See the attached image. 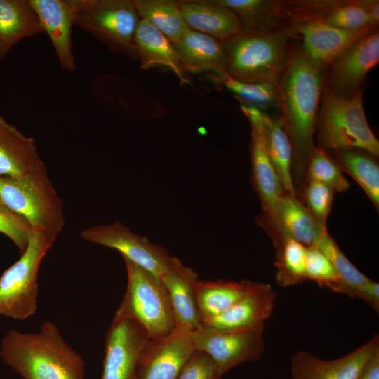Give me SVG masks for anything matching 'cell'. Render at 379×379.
I'll return each instance as SVG.
<instances>
[{
  "instance_id": "39",
  "label": "cell",
  "mask_w": 379,
  "mask_h": 379,
  "mask_svg": "<svg viewBox=\"0 0 379 379\" xmlns=\"http://www.w3.org/2000/svg\"><path fill=\"white\" fill-rule=\"evenodd\" d=\"M32 232L31 227L18 215L0 210V232L15 244L20 255L27 247Z\"/></svg>"
},
{
  "instance_id": "7",
  "label": "cell",
  "mask_w": 379,
  "mask_h": 379,
  "mask_svg": "<svg viewBox=\"0 0 379 379\" xmlns=\"http://www.w3.org/2000/svg\"><path fill=\"white\" fill-rule=\"evenodd\" d=\"M127 286L119 310L133 318L149 338L165 336L176 328L167 291L160 278L123 258Z\"/></svg>"
},
{
  "instance_id": "40",
  "label": "cell",
  "mask_w": 379,
  "mask_h": 379,
  "mask_svg": "<svg viewBox=\"0 0 379 379\" xmlns=\"http://www.w3.org/2000/svg\"><path fill=\"white\" fill-rule=\"evenodd\" d=\"M357 298L365 301L377 313L379 310V284L369 279L359 288Z\"/></svg>"
},
{
  "instance_id": "25",
  "label": "cell",
  "mask_w": 379,
  "mask_h": 379,
  "mask_svg": "<svg viewBox=\"0 0 379 379\" xmlns=\"http://www.w3.org/2000/svg\"><path fill=\"white\" fill-rule=\"evenodd\" d=\"M135 44L142 69L164 67L173 72L181 84L189 83L172 43L145 20L138 22Z\"/></svg>"
},
{
  "instance_id": "26",
  "label": "cell",
  "mask_w": 379,
  "mask_h": 379,
  "mask_svg": "<svg viewBox=\"0 0 379 379\" xmlns=\"http://www.w3.org/2000/svg\"><path fill=\"white\" fill-rule=\"evenodd\" d=\"M42 32L29 0H0V60L22 39Z\"/></svg>"
},
{
  "instance_id": "13",
  "label": "cell",
  "mask_w": 379,
  "mask_h": 379,
  "mask_svg": "<svg viewBox=\"0 0 379 379\" xmlns=\"http://www.w3.org/2000/svg\"><path fill=\"white\" fill-rule=\"evenodd\" d=\"M194 350L192 333L177 328L149 338L139 355L134 379H177Z\"/></svg>"
},
{
  "instance_id": "9",
  "label": "cell",
  "mask_w": 379,
  "mask_h": 379,
  "mask_svg": "<svg viewBox=\"0 0 379 379\" xmlns=\"http://www.w3.org/2000/svg\"><path fill=\"white\" fill-rule=\"evenodd\" d=\"M140 16L131 0H88L75 25L113 50L138 59L135 35Z\"/></svg>"
},
{
  "instance_id": "22",
  "label": "cell",
  "mask_w": 379,
  "mask_h": 379,
  "mask_svg": "<svg viewBox=\"0 0 379 379\" xmlns=\"http://www.w3.org/2000/svg\"><path fill=\"white\" fill-rule=\"evenodd\" d=\"M45 169L33 138L0 116V176L16 178Z\"/></svg>"
},
{
  "instance_id": "8",
  "label": "cell",
  "mask_w": 379,
  "mask_h": 379,
  "mask_svg": "<svg viewBox=\"0 0 379 379\" xmlns=\"http://www.w3.org/2000/svg\"><path fill=\"white\" fill-rule=\"evenodd\" d=\"M238 17L241 30L274 31L320 20L337 0H217Z\"/></svg>"
},
{
  "instance_id": "41",
  "label": "cell",
  "mask_w": 379,
  "mask_h": 379,
  "mask_svg": "<svg viewBox=\"0 0 379 379\" xmlns=\"http://www.w3.org/2000/svg\"><path fill=\"white\" fill-rule=\"evenodd\" d=\"M357 379H379V353L366 365Z\"/></svg>"
},
{
  "instance_id": "24",
  "label": "cell",
  "mask_w": 379,
  "mask_h": 379,
  "mask_svg": "<svg viewBox=\"0 0 379 379\" xmlns=\"http://www.w3.org/2000/svg\"><path fill=\"white\" fill-rule=\"evenodd\" d=\"M172 45L183 70L225 72L226 58L221 41L189 28Z\"/></svg>"
},
{
  "instance_id": "2",
  "label": "cell",
  "mask_w": 379,
  "mask_h": 379,
  "mask_svg": "<svg viewBox=\"0 0 379 379\" xmlns=\"http://www.w3.org/2000/svg\"><path fill=\"white\" fill-rule=\"evenodd\" d=\"M0 357L23 379H84L83 357L51 321H44L36 333L8 331L1 342Z\"/></svg>"
},
{
  "instance_id": "5",
  "label": "cell",
  "mask_w": 379,
  "mask_h": 379,
  "mask_svg": "<svg viewBox=\"0 0 379 379\" xmlns=\"http://www.w3.org/2000/svg\"><path fill=\"white\" fill-rule=\"evenodd\" d=\"M0 198L32 230L58 236L65 225L62 202L46 169L16 178L0 176Z\"/></svg>"
},
{
  "instance_id": "11",
  "label": "cell",
  "mask_w": 379,
  "mask_h": 379,
  "mask_svg": "<svg viewBox=\"0 0 379 379\" xmlns=\"http://www.w3.org/2000/svg\"><path fill=\"white\" fill-rule=\"evenodd\" d=\"M262 330L219 331L202 326L192 333L195 350L207 353L220 373L248 361L259 359L265 342Z\"/></svg>"
},
{
  "instance_id": "17",
  "label": "cell",
  "mask_w": 379,
  "mask_h": 379,
  "mask_svg": "<svg viewBox=\"0 0 379 379\" xmlns=\"http://www.w3.org/2000/svg\"><path fill=\"white\" fill-rule=\"evenodd\" d=\"M378 30V25L357 29H343L328 25L319 19L297 25L296 34L300 35V47L314 65L326 69L342 52L359 39Z\"/></svg>"
},
{
  "instance_id": "18",
  "label": "cell",
  "mask_w": 379,
  "mask_h": 379,
  "mask_svg": "<svg viewBox=\"0 0 379 379\" xmlns=\"http://www.w3.org/2000/svg\"><path fill=\"white\" fill-rule=\"evenodd\" d=\"M251 128V160L252 182L262 207V216H269L285 192L281 181L268 157L262 128V110L241 105Z\"/></svg>"
},
{
  "instance_id": "30",
  "label": "cell",
  "mask_w": 379,
  "mask_h": 379,
  "mask_svg": "<svg viewBox=\"0 0 379 379\" xmlns=\"http://www.w3.org/2000/svg\"><path fill=\"white\" fill-rule=\"evenodd\" d=\"M140 18L150 23L171 43L190 27L185 22L178 1L133 0Z\"/></svg>"
},
{
  "instance_id": "4",
  "label": "cell",
  "mask_w": 379,
  "mask_h": 379,
  "mask_svg": "<svg viewBox=\"0 0 379 379\" xmlns=\"http://www.w3.org/2000/svg\"><path fill=\"white\" fill-rule=\"evenodd\" d=\"M363 94L359 89L350 97H339L325 84L315 126L318 147L326 152L358 148L378 157L379 142L367 122Z\"/></svg>"
},
{
  "instance_id": "14",
  "label": "cell",
  "mask_w": 379,
  "mask_h": 379,
  "mask_svg": "<svg viewBox=\"0 0 379 379\" xmlns=\"http://www.w3.org/2000/svg\"><path fill=\"white\" fill-rule=\"evenodd\" d=\"M379 62V32L355 41L328 65L326 85L338 96L348 98L361 89L367 74Z\"/></svg>"
},
{
  "instance_id": "42",
  "label": "cell",
  "mask_w": 379,
  "mask_h": 379,
  "mask_svg": "<svg viewBox=\"0 0 379 379\" xmlns=\"http://www.w3.org/2000/svg\"><path fill=\"white\" fill-rule=\"evenodd\" d=\"M0 210L1 211H11L3 203L2 200L0 198Z\"/></svg>"
},
{
  "instance_id": "33",
  "label": "cell",
  "mask_w": 379,
  "mask_h": 379,
  "mask_svg": "<svg viewBox=\"0 0 379 379\" xmlns=\"http://www.w3.org/2000/svg\"><path fill=\"white\" fill-rule=\"evenodd\" d=\"M330 260L344 287V294L357 298L359 288L370 279L360 272L346 257L328 231L323 232L314 246Z\"/></svg>"
},
{
  "instance_id": "20",
  "label": "cell",
  "mask_w": 379,
  "mask_h": 379,
  "mask_svg": "<svg viewBox=\"0 0 379 379\" xmlns=\"http://www.w3.org/2000/svg\"><path fill=\"white\" fill-rule=\"evenodd\" d=\"M277 293L268 284L256 281L251 290L225 312L202 321L219 331L262 330L271 316Z\"/></svg>"
},
{
  "instance_id": "32",
  "label": "cell",
  "mask_w": 379,
  "mask_h": 379,
  "mask_svg": "<svg viewBox=\"0 0 379 379\" xmlns=\"http://www.w3.org/2000/svg\"><path fill=\"white\" fill-rule=\"evenodd\" d=\"M276 248L275 280L279 286L288 287L302 283L306 279V246L290 238L272 239Z\"/></svg>"
},
{
  "instance_id": "36",
  "label": "cell",
  "mask_w": 379,
  "mask_h": 379,
  "mask_svg": "<svg viewBox=\"0 0 379 379\" xmlns=\"http://www.w3.org/2000/svg\"><path fill=\"white\" fill-rule=\"evenodd\" d=\"M306 279L314 281L320 287L344 294L340 277L328 258L316 246L306 248Z\"/></svg>"
},
{
  "instance_id": "6",
  "label": "cell",
  "mask_w": 379,
  "mask_h": 379,
  "mask_svg": "<svg viewBox=\"0 0 379 379\" xmlns=\"http://www.w3.org/2000/svg\"><path fill=\"white\" fill-rule=\"evenodd\" d=\"M57 237L32 230L25 251L0 277V317L25 320L35 314L39 267Z\"/></svg>"
},
{
  "instance_id": "1",
  "label": "cell",
  "mask_w": 379,
  "mask_h": 379,
  "mask_svg": "<svg viewBox=\"0 0 379 379\" xmlns=\"http://www.w3.org/2000/svg\"><path fill=\"white\" fill-rule=\"evenodd\" d=\"M326 70L310 62L300 45L292 44L290 56L277 84L279 118L292 147L293 181L306 176L315 149L314 135Z\"/></svg>"
},
{
  "instance_id": "16",
  "label": "cell",
  "mask_w": 379,
  "mask_h": 379,
  "mask_svg": "<svg viewBox=\"0 0 379 379\" xmlns=\"http://www.w3.org/2000/svg\"><path fill=\"white\" fill-rule=\"evenodd\" d=\"M44 32L55 50L61 67L74 71L75 59L72 51V27L79 13L88 0H29Z\"/></svg>"
},
{
  "instance_id": "38",
  "label": "cell",
  "mask_w": 379,
  "mask_h": 379,
  "mask_svg": "<svg viewBox=\"0 0 379 379\" xmlns=\"http://www.w3.org/2000/svg\"><path fill=\"white\" fill-rule=\"evenodd\" d=\"M217 366L211 357L195 350L179 373L177 379H222Z\"/></svg>"
},
{
  "instance_id": "10",
  "label": "cell",
  "mask_w": 379,
  "mask_h": 379,
  "mask_svg": "<svg viewBox=\"0 0 379 379\" xmlns=\"http://www.w3.org/2000/svg\"><path fill=\"white\" fill-rule=\"evenodd\" d=\"M84 240L117 250L123 258L160 278L171 268L174 258L163 246L151 242L119 222L83 230Z\"/></svg>"
},
{
  "instance_id": "15",
  "label": "cell",
  "mask_w": 379,
  "mask_h": 379,
  "mask_svg": "<svg viewBox=\"0 0 379 379\" xmlns=\"http://www.w3.org/2000/svg\"><path fill=\"white\" fill-rule=\"evenodd\" d=\"M379 353V337L368 341L346 355L331 360L311 352L298 351L291 358L292 379H357L366 365Z\"/></svg>"
},
{
  "instance_id": "35",
  "label": "cell",
  "mask_w": 379,
  "mask_h": 379,
  "mask_svg": "<svg viewBox=\"0 0 379 379\" xmlns=\"http://www.w3.org/2000/svg\"><path fill=\"white\" fill-rule=\"evenodd\" d=\"M305 180L319 182L331 187L335 192L346 191L350 187L340 167L320 147H315L310 157Z\"/></svg>"
},
{
  "instance_id": "31",
  "label": "cell",
  "mask_w": 379,
  "mask_h": 379,
  "mask_svg": "<svg viewBox=\"0 0 379 379\" xmlns=\"http://www.w3.org/2000/svg\"><path fill=\"white\" fill-rule=\"evenodd\" d=\"M340 29H357L377 26L378 0H340L319 20Z\"/></svg>"
},
{
  "instance_id": "12",
  "label": "cell",
  "mask_w": 379,
  "mask_h": 379,
  "mask_svg": "<svg viewBox=\"0 0 379 379\" xmlns=\"http://www.w3.org/2000/svg\"><path fill=\"white\" fill-rule=\"evenodd\" d=\"M149 339L138 321L117 309L105 337L101 379H134L139 355Z\"/></svg>"
},
{
  "instance_id": "23",
  "label": "cell",
  "mask_w": 379,
  "mask_h": 379,
  "mask_svg": "<svg viewBox=\"0 0 379 379\" xmlns=\"http://www.w3.org/2000/svg\"><path fill=\"white\" fill-rule=\"evenodd\" d=\"M178 3L190 28L219 41L230 39L241 30L237 15L216 0H180Z\"/></svg>"
},
{
  "instance_id": "29",
  "label": "cell",
  "mask_w": 379,
  "mask_h": 379,
  "mask_svg": "<svg viewBox=\"0 0 379 379\" xmlns=\"http://www.w3.org/2000/svg\"><path fill=\"white\" fill-rule=\"evenodd\" d=\"M262 128L265 149L285 192L295 194L292 178V147L279 118L262 111Z\"/></svg>"
},
{
  "instance_id": "19",
  "label": "cell",
  "mask_w": 379,
  "mask_h": 379,
  "mask_svg": "<svg viewBox=\"0 0 379 379\" xmlns=\"http://www.w3.org/2000/svg\"><path fill=\"white\" fill-rule=\"evenodd\" d=\"M272 239L290 238L306 247L314 246L323 232L295 194L284 192L269 216L258 218Z\"/></svg>"
},
{
  "instance_id": "27",
  "label": "cell",
  "mask_w": 379,
  "mask_h": 379,
  "mask_svg": "<svg viewBox=\"0 0 379 379\" xmlns=\"http://www.w3.org/2000/svg\"><path fill=\"white\" fill-rule=\"evenodd\" d=\"M255 283L248 279L239 281L198 280L195 294L201 322L225 312L248 293Z\"/></svg>"
},
{
  "instance_id": "28",
  "label": "cell",
  "mask_w": 379,
  "mask_h": 379,
  "mask_svg": "<svg viewBox=\"0 0 379 379\" xmlns=\"http://www.w3.org/2000/svg\"><path fill=\"white\" fill-rule=\"evenodd\" d=\"M335 162L361 187L375 207H379V166L374 154L358 148L333 151Z\"/></svg>"
},
{
  "instance_id": "3",
  "label": "cell",
  "mask_w": 379,
  "mask_h": 379,
  "mask_svg": "<svg viewBox=\"0 0 379 379\" xmlns=\"http://www.w3.org/2000/svg\"><path fill=\"white\" fill-rule=\"evenodd\" d=\"M296 26L255 32L240 30L221 41L226 58L225 73L241 81L277 86L288 62Z\"/></svg>"
},
{
  "instance_id": "37",
  "label": "cell",
  "mask_w": 379,
  "mask_h": 379,
  "mask_svg": "<svg viewBox=\"0 0 379 379\" xmlns=\"http://www.w3.org/2000/svg\"><path fill=\"white\" fill-rule=\"evenodd\" d=\"M335 192L319 182L306 180L304 189L305 206L322 230L326 229V221L331 211Z\"/></svg>"
},
{
  "instance_id": "34",
  "label": "cell",
  "mask_w": 379,
  "mask_h": 379,
  "mask_svg": "<svg viewBox=\"0 0 379 379\" xmlns=\"http://www.w3.org/2000/svg\"><path fill=\"white\" fill-rule=\"evenodd\" d=\"M216 80L244 103L259 109L279 106L277 86L268 84L238 81L227 74H213Z\"/></svg>"
},
{
  "instance_id": "21",
  "label": "cell",
  "mask_w": 379,
  "mask_h": 379,
  "mask_svg": "<svg viewBox=\"0 0 379 379\" xmlns=\"http://www.w3.org/2000/svg\"><path fill=\"white\" fill-rule=\"evenodd\" d=\"M168 295L176 328L190 333L202 326L198 311L195 286L196 273L176 257L169 270L160 277Z\"/></svg>"
}]
</instances>
